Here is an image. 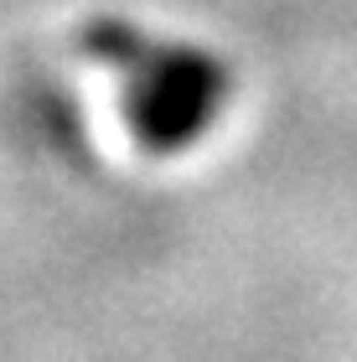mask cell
<instances>
[{
  "mask_svg": "<svg viewBox=\"0 0 357 362\" xmlns=\"http://www.w3.org/2000/svg\"><path fill=\"white\" fill-rule=\"evenodd\" d=\"M109 57L124 68V114L151 151L192 145L228 104V68L202 47L109 31Z\"/></svg>",
  "mask_w": 357,
  "mask_h": 362,
  "instance_id": "6da1fadb",
  "label": "cell"
}]
</instances>
